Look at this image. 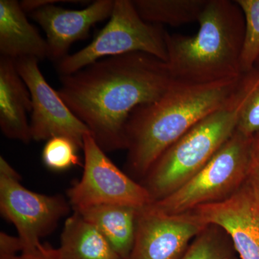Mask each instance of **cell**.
<instances>
[{"mask_svg":"<svg viewBox=\"0 0 259 259\" xmlns=\"http://www.w3.org/2000/svg\"><path fill=\"white\" fill-rule=\"evenodd\" d=\"M172 80L166 62L151 54L131 53L60 76L57 92L107 153L126 149L130 115L136 107L158 100Z\"/></svg>","mask_w":259,"mask_h":259,"instance_id":"cell-1","label":"cell"},{"mask_svg":"<svg viewBox=\"0 0 259 259\" xmlns=\"http://www.w3.org/2000/svg\"><path fill=\"white\" fill-rule=\"evenodd\" d=\"M243 75L208 83L173 79L158 100L136 107L126 125L127 175L141 182L167 148L199 121L229 103Z\"/></svg>","mask_w":259,"mask_h":259,"instance_id":"cell-2","label":"cell"},{"mask_svg":"<svg viewBox=\"0 0 259 259\" xmlns=\"http://www.w3.org/2000/svg\"><path fill=\"white\" fill-rule=\"evenodd\" d=\"M194 35L166 31V64L172 78L208 83L241 77L245 33L243 12L236 1L208 0Z\"/></svg>","mask_w":259,"mask_h":259,"instance_id":"cell-3","label":"cell"},{"mask_svg":"<svg viewBox=\"0 0 259 259\" xmlns=\"http://www.w3.org/2000/svg\"><path fill=\"white\" fill-rule=\"evenodd\" d=\"M259 81V67L243 74L229 103L204 117L155 161L140 182L153 202L173 193L192 178L226 144L238 126L245 102Z\"/></svg>","mask_w":259,"mask_h":259,"instance_id":"cell-4","label":"cell"},{"mask_svg":"<svg viewBox=\"0 0 259 259\" xmlns=\"http://www.w3.org/2000/svg\"><path fill=\"white\" fill-rule=\"evenodd\" d=\"M251 141L236 131L202 169L151 207L167 214H180L229 198L246 182Z\"/></svg>","mask_w":259,"mask_h":259,"instance_id":"cell-5","label":"cell"},{"mask_svg":"<svg viewBox=\"0 0 259 259\" xmlns=\"http://www.w3.org/2000/svg\"><path fill=\"white\" fill-rule=\"evenodd\" d=\"M166 33L161 25L145 21L132 0H115L107 25L86 47L56 63V71L74 74L105 58L137 52L166 62Z\"/></svg>","mask_w":259,"mask_h":259,"instance_id":"cell-6","label":"cell"},{"mask_svg":"<svg viewBox=\"0 0 259 259\" xmlns=\"http://www.w3.org/2000/svg\"><path fill=\"white\" fill-rule=\"evenodd\" d=\"M82 149V176L67 191L74 211L101 204H122L141 209L152 203L144 186L121 171L91 134L83 137Z\"/></svg>","mask_w":259,"mask_h":259,"instance_id":"cell-7","label":"cell"},{"mask_svg":"<svg viewBox=\"0 0 259 259\" xmlns=\"http://www.w3.org/2000/svg\"><path fill=\"white\" fill-rule=\"evenodd\" d=\"M69 205L63 196L36 193L24 187L20 180L0 175V211L16 227L23 252L40 248V238L55 229Z\"/></svg>","mask_w":259,"mask_h":259,"instance_id":"cell-8","label":"cell"},{"mask_svg":"<svg viewBox=\"0 0 259 259\" xmlns=\"http://www.w3.org/2000/svg\"><path fill=\"white\" fill-rule=\"evenodd\" d=\"M32 101L30 127L32 141H48L56 136L69 138L82 149L83 137L90 130L61 99L42 75L39 60L25 56L15 60Z\"/></svg>","mask_w":259,"mask_h":259,"instance_id":"cell-9","label":"cell"},{"mask_svg":"<svg viewBox=\"0 0 259 259\" xmlns=\"http://www.w3.org/2000/svg\"><path fill=\"white\" fill-rule=\"evenodd\" d=\"M207 225L194 211L167 214L149 204L138 212L134 247L127 259H180Z\"/></svg>","mask_w":259,"mask_h":259,"instance_id":"cell-10","label":"cell"},{"mask_svg":"<svg viewBox=\"0 0 259 259\" xmlns=\"http://www.w3.org/2000/svg\"><path fill=\"white\" fill-rule=\"evenodd\" d=\"M115 0H97L82 10L47 5L30 13L47 35L48 59L57 63L69 55L74 42L88 37L95 24L110 18Z\"/></svg>","mask_w":259,"mask_h":259,"instance_id":"cell-11","label":"cell"},{"mask_svg":"<svg viewBox=\"0 0 259 259\" xmlns=\"http://www.w3.org/2000/svg\"><path fill=\"white\" fill-rule=\"evenodd\" d=\"M192 211L223 228L240 259H259V203L246 183L229 198Z\"/></svg>","mask_w":259,"mask_h":259,"instance_id":"cell-12","label":"cell"},{"mask_svg":"<svg viewBox=\"0 0 259 259\" xmlns=\"http://www.w3.org/2000/svg\"><path fill=\"white\" fill-rule=\"evenodd\" d=\"M32 101L15 60L0 56V127L10 139L24 144L32 141L30 121Z\"/></svg>","mask_w":259,"mask_h":259,"instance_id":"cell-13","label":"cell"},{"mask_svg":"<svg viewBox=\"0 0 259 259\" xmlns=\"http://www.w3.org/2000/svg\"><path fill=\"white\" fill-rule=\"evenodd\" d=\"M0 54L13 60L30 56L40 61L49 56L47 40L16 0H0Z\"/></svg>","mask_w":259,"mask_h":259,"instance_id":"cell-14","label":"cell"},{"mask_svg":"<svg viewBox=\"0 0 259 259\" xmlns=\"http://www.w3.org/2000/svg\"><path fill=\"white\" fill-rule=\"evenodd\" d=\"M139 210L122 204H101L75 212L96 227L121 258L127 259L134 247Z\"/></svg>","mask_w":259,"mask_h":259,"instance_id":"cell-15","label":"cell"},{"mask_svg":"<svg viewBox=\"0 0 259 259\" xmlns=\"http://www.w3.org/2000/svg\"><path fill=\"white\" fill-rule=\"evenodd\" d=\"M56 259H122L100 231L74 212L66 219Z\"/></svg>","mask_w":259,"mask_h":259,"instance_id":"cell-16","label":"cell"},{"mask_svg":"<svg viewBox=\"0 0 259 259\" xmlns=\"http://www.w3.org/2000/svg\"><path fill=\"white\" fill-rule=\"evenodd\" d=\"M134 3L145 21L177 27L198 22L208 0H135Z\"/></svg>","mask_w":259,"mask_h":259,"instance_id":"cell-17","label":"cell"},{"mask_svg":"<svg viewBox=\"0 0 259 259\" xmlns=\"http://www.w3.org/2000/svg\"><path fill=\"white\" fill-rule=\"evenodd\" d=\"M231 237L221 227L208 224L180 259H238Z\"/></svg>","mask_w":259,"mask_h":259,"instance_id":"cell-18","label":"cell"},{"mask_svg":"<svg viewBox=\"0 0 259 259\" xmlns=\"http://www.w3.org/2000/svg\"><path fill=\"white\" fill-rule=\"evenodd\" d=\"M243 12L245 33L241 56L243 74L251 71L259 59V0H236Z\"/></svg>","mask_w":259,"mask_h":259,"instance_id":"cell-19","label":"cell"},{"mask_svg":"<svg viewBox=\"0 0 259 259\" xmlns=\"http://www.w3.org/2000/svg\"><path fill=\"white\" fill-rule=\"evenodd\" d=\"M80 149L72 140L64 136H56L48 140L42 150L44 164L53 171H61L79 164L77 151Z\"/></svg>","mask_w":259,"mask_h":259,"instance_id":"cell-20","label":"cell"},{"mask_svg":"<svg viewBox=\"0 0 259 259\" xmlns=\"http://www.w3.org/2000/svg\"><path fill=\"white\" fill-rule=\"evenodd\" d=\"M236 131L250 139L259 133V81L242 110Z\"/></svg>","mask_w":259,"mask_h":259,"instance_id":"cell-21","label":"cell"},{"mask_svg":"<svg viewBox=\"0 0 259 259\" xmlns=\"http://www.w3.org/2000/svg\"><path fill=\"white\" fill-rule=\"evenodd\" d=\"M247 185L259 203V133L252 138Z\"/></svg>","mask_w":259,"mask_h":259,"instance_id":"cell-22","label":"cell"},{"mask_svg":"<svg viewBox=\"0 0 259 259\" xmlns=\"http://www.w3.org/2000/svg\"><path fill=\"white\" fill-rule=\"evenodd\" d=\"M23 250V244L18 236L5 232L0 233V259H14Z\"/></svg>","mask_w":259,"mask_h":259,"instance_id":"cell-23","label":"cell"},{"mask_svg":"<svg viewBox=\"0 0 259 259\" xmlns=\"http://www.w3.org/2000/svg\"><path fill=\"white\" fill-rule=\"evenodd\" d=\"M14 259H56L55 248L42 244L40 248L30 251H23Z\"/></svg>","mask_w":259,"mask_h":259,"instance_id":"cell-24","label":"cell"},{"mask_svg":"<svg viewBox=\"0 0 259 259\" xmlns=\"http://www.w3.org/2000/svg\"><path fill=\"white\" fill-rule=\"evenodd\" d=\"M86 3L85 1H79V0H24L20 2V5L24 11L26 13H32L39 8L42 7L47 6V5H56L58 3Z\"/></svg>","mask_w":259,"mask_h":259,"instance_id":"cell-25","label":"cell"},{"mask_svg":"<svg viewBox=\"0 0 259 259\" xmlns=\"http://www.w3.org/2000/svg\"><path fill=\"white\" fill-rule=\"evenodd\" d=\"M255 66H258V67H259V59H258V61H257V63H256V64H255Z\"/></svg>","mask_w":259,"mask_h":259,"instance_id":"cell-26","label":"cell"}]
</instances>
